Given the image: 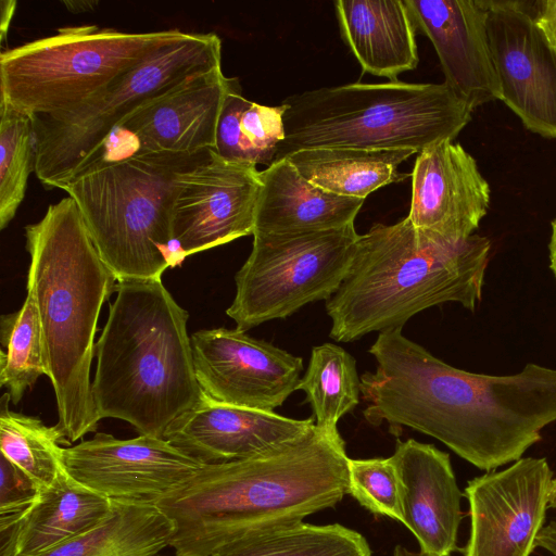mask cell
Segmentation results:
<instances>
[{
    "mask_svg": "<svg viewBox=\"0 0 556 556\" xmlns=\"http://www.w3.org/2000/svg\"><path fill=\"white\" fill-rule=\"evenodd\" d=\"M402 327L379 332L376 370L361 377L365 419L430 435L484 471L520 459L556 421V369L529 363L508 376L447 365Z\"/></svg>",
    "mask_w": 556,
    "mask_h": 556,
    "instance_id": "6da1fadb",
    "label": "cell"
},
{
    "mask_svg": "<svg viewBox=\"0 0 556 556\" xmlns=\"http://www.w3.org/2000/svg\"><path fill=\"white\" fill-rule=\"evenodd\" d=\"M349 460L339 432L316 425L260 455L202 466L156 503L174 525L175 556H214L274 526L303 521L349 495Z\"/></svg>",
    "mask_w": 556,
    "mask_h": 556,
    "instance_id": "7a4b0ae2",
    "label": "cell"
},
{
    "mask_svg": "<svg viewBox=\"0 0 556 556\" xmlns=\"http://www.w3.org/2000/svg\"><path fill=\"white\" fill-rule=\"evenodd\" d=\"M27 294L37 307L43 361L68 443L97 430L90 381L100 311L117 279L99 256L75 201L50 204L25 227Z\"/></svg>",
    "mask_w": 556,
    "mask_h": 556,
    "instance_id": "3957f363",
    "label": "cell"
},
{
    "mask_svg": "<svg viewBox=\"0 0 556 556\" xmlns=\"http://www.w3.org/2000/svg\"><path fill=\"white\" fill-rule=\"evenodd\" d=\"M490 251L486 237L448 242L416 228L408 217L374 225L358 236L346 275L326 301L329 337L350 342L403 328L417 313L446 302L475 311Z\"/></svg>",
    "mask_w": 556,
    "mask_h": 556,
    "instance_id": "277c9868",
    "label": "cell"
},
{
    "mask_svg": "<svg viewBox=\"0 0 556 556\" xmlns=\"http://www.w3.org/2000/svg\"><path fill=\"white\" fill-rule=\"evenodd\" d=\"M115 292L96 342L91 391L98 419H121L140 434L164 438L202 396L189 314L162 280L121 281Z\"/></svg>",
    "mask_w": 556,
    "mask_h": 556,
    "instance_id": "5b68a950",
    "label": "cell"
},
{
    "mask_svg": "<svg viewBox=\"0 0 556 556\" xmlns=\"http://www.w3.org/2000/svg\"><path fill=\"white\" fill-rule=\"evenodd\" d=\"M275 161L314 148L414 150L455 140L473 109L445 83H354L287 97Z\"/></svg>",
    "mask_w": 556,
    "mask_h": 556,
    "instance_id": "8992f818",
    "label": "cell"
},
{
    "mask_svg": "<svg viewBox=\"0 0 556 556\" xmlns=\"http://www.w3.org/2000/svg\"><path fill=\"white\" fill-rule=\"evenodd\" d=\"M207 152L97 156L64 187L117 282L161 280L176 266L172 220L179 178Z\"/></svg>",
    "mask_w": 556,
    "mask_h": 556,
    "instance_id": "52a82bcc",
    "label": "cell"
},
{
    "mask_svg": "<svg viewBox=\"0 0 556 556\" xmlns=\"http://www.w3.org/2000/svg\"><path fill=\"white\" fill-rule=\"evenodd\" d=\"M222 66V41L214 33H186L115 78L80 105L33 117L35 169L47 189H64L98 156L122 123L148 100L190 76Z\"/></svg>",
    "mask_w": 556,
    "mask_h": 556,
    "instance_id": "ba28073f",
    "label": "cell"
},
{
    "mask_svg": "<svg viewBox=\"0 0 556 556\" xmlns=\"http://www.w3.org/2000/svg\"><path fill=\"white\" fill-rule=\"evenodd\" d=\"M186 33L62 27L0 55L1 97L30 117L70 111Z\"/></svg>",
    "mask_w": 556,
    "mask_h": 556,
    "instance_id": "9c48e42d",
    "label": "cell"
},
{
    "mask_svg": "<svg viewBox=\"0 0 556 556\" xmlns=\"http://www.w3.org/2000/svg\"><path fill=\"white\" fill-rule=\"evenodd\" d=\"M358 236L354 225L253 235L252 251L235 276L236 295L226 314L247 332L286 318L307 303L329 300L346 275Z\"/></svg>",
    "mask_w": 556,
    "mask_h": 556,
    "instance_id": "30bf717a",
    "label": "cell"
},
{
    "mask_svg": "<svg viewBox=\"0 0 556 556\" xmlns=\"http://www.w3.org/2000/svg\"><path fill=\"white\" fill-rule=\"evenodd\" d=\"M261 186L256 165L225 160L214 150L185 170L172 220L176 266L191 254L253 236Z\"/></svg>",
    "mask_w": 556,
    "mask_h": 556,
    "instance_id": "8fae6325",
    "label": "cell"
},
{
    "mask_svg": "<svg viewBox=\"0 0 556 556\" xmlns=\"http://www.w3.org/2000/svg\"><path fill=\"white\" fill-rule=\"evenodd\" d=\"M554 473L546 458L521 457L467 482L470 532L464 556H531L544 527Z\"/></svg>",
    "mask_w": 556,
    "mask_h": 556,
    "instance_id": "7c38bea8",
    "label": "cell"
},
{
    "mask_svg": "<svg viewBox=\"0 0 556 556\" xmlns=\"http://www.w3.org/2000/svg\"><path fill=\"white\" fill-rule=\"evenodd\" d=\"M533 3L484 0L489 47L501 101L528 130L556 139V49L535 24Z\"/></svg>",
    "mask_w": 556,
    "mask_h": 556,
    "instance_id": "4fadbf2b",
    "label": "cell"
},
{
    "mask_svg": "<svg viewBox=\"0 0 556 556\" xmlns=\"http://www.w3.org/2000/svg\"><path fill=\"white\" fill-rule=\"evenodd\" d=\"M63 462L74 480L111 501L151 505L204 466L164 438L123 440L103 432L64 447Z\"/></svg>",
    "mask_w": 556,
    "mask_h": 556,
    "instance_id": "5bb4252c",
    "label": "cell"
},
{
    "mask_svg": "<svg viewBox=\"0 0 556 556\" xmlns=\"http://www.w3.org/2000/svg\"><path fill=\"white\" fill-rule=\"evenodd\" d=\"M191 345L200 388L216 402L274 412L298 390L302 357L237 328L195 331Z\"/></svg>",
    "mask_w": 556,
    "mask_h": 556,
    "instance_id": "9a60e30c",
    "label": "cell"
},
{
    "mask_svg": "<svg viewBox=\"0 0 556 556\" xmlns=\"http://www.w3.org/2000/svg\"><path fill=\"white\" fill-rule=\"evenodd\" d=\"M408 219L437 238L458 242L473 235L490 206L491 190L476 160L444 140L418 153Z\"/></svg>",
    "mask_w": 556,
    "mask_h": 556,
    "instance_id": "2e32d148",
    "label": "cell"
},
{
    "mask_svg": "<svg viewBox=\"0 0 556 556\" xmlns=\"http://www.w3.org/2000/svg\"><path fill=\"white\" fill-rule=\"evenodd\" d=\"M315 426L307 419L216 402L202 392L198 403L179 415L164 439L203 465L260 455L295 440Z\"/></svg>",
    "mask_w": 556,
    "mask_h": 556,
    "instance_id": "e0dca14e",
    "label": "cell"
},
{
    "mask_svg": "<svg viewBox=\"0 0 556 556\" xmlns=\"http://www.w3.org/2000/svg\"><path fill=\"white\" fill-rule=\"evenodd\" d=\"M417 29L432 42L445 80L476 108L501 100L484 0H405Z\"/></svg>",
    "mask_w": 556,
    "mask_h": 556,
    "instance_id": "ac0fdd59",
    "label": "cell"
},
{
    "mask_svg": "<svg viewBox=\"0 0 556 556\" xmlns=\"http://www.w3.org/2000/svg\"><path fill=\"white\" fill-rule=\"evenodd\" d=\"M236 78L222 66L199 72L148 100L119 126L138 141V150L199 153L215 150L219 116Z\"/></svg>",
    "mask_w": 556,
    "mask_h": 556,
    "instance_id": "d6986e66",
    "label": "cell"
},
{
    "mask_svg": "<svg viewBox=\"0 0 556 556\" xmlns=\"http://www.w3.org/2000/svg\"><path fill=\"white\" fill-rule=\"evenodd\" d=\"M401 485L403 525L424 556H451L457 551L463 519L460 491L450 455L414 439L396 441L390 456Z\"/></svg>",
    "mask_w": 556,
    "mask_h": 556,
    "instance_id": "ffe728a7",
    "label": "cell"
},
{
    "mask_svg": "<svg viewBox=\"0 0 556 556\" xmlns=\"http://www.w3.org/2000/svg\"><path fill=\"white\" fill-rule=\"evenodd\" d=\"M253 235H288L354 225L364 200L341 197L305 179L288 159L261 170Z\"/></svg>",
    "mask_w": 556,
    "mask_h": 556,
    "instance_id": "44dd1931",
    "label": "cell"
},
{
    "mask_svg": "<svg viewBox=\"0 0 556 556\" xmlns=\"http://www.w3.org/2000/svg\"><path fill=\"white\" fill-rule=\"evenodd\" d=\"M341 37L365 73L397 81L417 67V27L405 0H338Z\"/></svg>",
    "mask_w": 556,
    "mask_h": 556,
    "instance_id": "7402d4cb",
    "label": "cell"
},
{
    "mask_svg": "<svg viewBox=\"0 0 556 556\" xmlns=\"http://www.w3.org/2000/svg\"><path fill=\"white\" fill-rule=\"evenodd\" d=\"M112 501L74 480L67 471L41 491L15 525L0 530V556H38L97 527Z\"/></svg>",
    "mask_w": 556,
    "mask_h": 556,
    "instance_id": "603a6c76",
    "label": "cell"
},
{
    "mask_svg": "<svg viewBox=\"0 0 556 556\" xmlns=\"http://www.w3.org/2000/svg\"><path fill=\"white\" fill-rule=\"evenodd\" d=\"M414 150L314 148L288 159L309 182L330 193L365 200L375 190L407 177L399 165Z\"/></svg>",
    "mask_w": 556,
    "mask_h": 556,
    "instance_id": "cb8c5ba5",
    "label": "cell"
},
{
    "mask_svg": "<svg viewBox=\"0 0 556 556\" xmlns=\"http://www.w3.org/2000/svg\"><path fill=\"white\" fill-rule=\"evenodd\" d=\"M173 535V522L156 505L112 501L92 530L38 556H162Z\"/></svg>",
    "mask_w": 556,
    "mask_h": 556,
    "instance_id": "d4e9b609",
    "label": "cell"
},
{
    "mask_svg": "<svg viewBox=\"0 0 556 556\" xmlns=\"http://www.w3.org/2000/svg\"><path fill=\"white\" fill-rule=\"evenodd\" d=\"M286 105H263L245 99L237 79L226 96L216 132L215 152L225 160L271 165L285 139Z\"/></svg>",
    "mask_w": 556,
    "mask_h": 556,
    "instance_id": "484cf974",
    "label": "cell"
},
{
    "mask_svg": "<svg viewBox=\"0 0 556 556\" xmlns=\"http://www.w3.org/2000/svg\"><path fill=\"white\" fill-rule=\"evenodd\" d=\"M214 556H371L365 536L340 523L290 522L237 540Z\"/></svg>",
    "mask_w": 556,
    "mask_h": 556,
    "instance_id": "4316f807",
    "label": "cell"
},
{
    "mask_svg": "<svg viewBox=\"0 0 556 556\" xmlns=\"http://www.w3.org/2000/svg\"><path fill=\"white\" fill-rule=\"evenodd\" d=\"M298 390L304 391L315 425L327 432H339L340 418L359 403L361 378L355 358L333 343L314 346Z\"/></svg>",
    "mask_w": 556,
    "mask_h": 556,
    "instance_id": "83f0119b",
    "label": "cell"
},
{
    "mask_svg": "<svg viewBox=\"0 0 556 556\" xmlns=\"http://www.w3.org/2000/svg\"><path fill=\"white\" fill-rule=\"evenodd\" d=\"M9 401L7 392L0 400L1 455L46 489L66 472L61 443L68 442L55 425L10 410Z\"/></svg>",
    "mask_w": 556,
    "mask_h": 556,
    "instance_id": "f1b7e54d",
    "label": "cell"
},
{
    "mask_svg": "<svg viewBox=\"0 0 556 556\" xmlns=\"http://www.w3.org/2000/svg\"><path fill=\"white\" fill-rule=\"evenodd\" d=\"M0 386L8 389L13 404L41 375H47L43 361L40 321L34 300L26 294L22 307L1 317Z\"/></svg>",
    "mask_w": 556,
    "mask_h": 556,
    "instance_id": "f546056e",
    "label": "cell"
},
{
    "mask_svg": "<svg viewBox=\"0 0 556 556\" xmlns=\"http://www.w3.org/2000/svg\"><path fill=\"white\" fill-rule=\"evenodd\" d=\"M35 169L33 117L0 96V228L14 218Z\"/></svg>",
    "mask_w": 556,
    "mask_h": 556,
    "instance_id": "4dcf8cb0",
    "label": "cell"
},
{
    "mask_svg": "<svg viewBox=\"0 0 556 556\" xmlns=\"http://www.w3.org/2000/svg\"><path fill=\"white\" fill-rule=\"evenodd\" d=\"M349 490L371 514L403 523L400 479L391 457L350 458Z\"/></svg>",
    "mask_w": 556,
    "mask_h": 556,
    "instance_id": "1f68e13d",
    "label": "cell"
},
{
    "mask_svg": "<svg viewBox=\"0 0 556 556\" xmlns=\"http://www.w3.org/2000/svg\"><path fill=\"white\" fill-rule=\"evenodd\" d=\"M0 471V530H3L25 516L43 489L2 455Z\"/></svg>",
    "mask_w": 556,
    "mask_h": 556,
    "instance_id": "d6a6232c",
    "label": "cell"
},
{
    "mask_svg": "<svg viewBox=\"0 0 556 556\" xmlns=\"http://www.w3.org/2000/svg\"><path fill=\"white\" fill-rule=\"evenodd\" d=\"M534 22L556 49V0H536L533 3Z\"/></svg>",
    "mask_w": 556,
    "mask_h": 556,
    "instance_id": "836d02e7",
    "label": "cell"
},
{
    "mask_svg": "<svg viewBox=\"0 0 556 556\" xmlns=\"http://www.w3.org/2000/svg\"><path fill=\"white\" fill-rule=\"evenodd\" d=\"M536 547H541L556 556V520L544 526L538 536Z\"/></svg>",
    "mask_w": 556,
    "mask_h": 556,
    "instance_id": "e575fe53",
    "label": "cell"
},
{
    "mask_svg": "<svg viewBox=\"0 0 556 556\" xmlns=\"http://www.w3.org/2000/svg\"><path fill=\"white\" fill-rule=\"evenodd\" d=\"M15 8H16V1H14V0H2L1 1V22H0L1 42H3L4 38L7 37L11 20L15 12Z\"/></svg>",
    "mask_w": 556,
    "mask_h": 556,
    "instance_id": "d590c367",
    "label": "cell"
},
{
    "mask_svg": "<svg viewBox=\"0 0 556 556\" xmlns=\"http://www.w3.org/2000/svg\"><path fill=\"white\" fill-rule=\"evenodd\" d=\"M549 250V267L556 279V218L552 222V233L548 244Z\"/></svg>",
    "mask_w": 556,
    "mask_h": 556,
    "instance_id": "8d00e7d4",
    "label": "cell"
},
{
    "mask_svg": "<svg viewBox=\"0 0 556 556\" xmlns=\"http://www.w3.org/2000/svg\"><path fill=\"white\" fill-rule=\"evenodd\" d=\"M67 10L73 13H81L89 10H93L98 4L97 1H64Z\"/></svg>",
    "mask_w": 556,
    "mask_h": 556,
    "instance_id": "74e56055",
    "label": "cell"
},
{
    "mask_svg": "<svg viewBox=\"0 0 556 556\" xmlns=\"http://www.w3.org/2000/svg\"><path fill=\"white\" fill-rule=\"evenodd\" d=\"M392 556H424L420 552H412L402 545H396L393 548Z\"/></svg>",
    "mask_w": 556,
    "mask_h": 556,
    "instance_id": "f35d334b",
    "label": "cell"
},
{
    "mask_svg": "<svg viewBox=\"0 0 556 556\" xmlns=\"http://www.w3.org/2000/svg\"><path fill=\"white\" fill-rule=\"evenodd\" d=\"M548 508L556 510V477H554L552 482Z\"/></svg>",
    "mask_w": 556,
    "mask_h": 556,
    "instance_id": "ab89813d",
    "label": "cell"
}]
</instances>
